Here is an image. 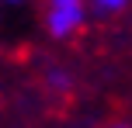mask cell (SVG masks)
<instances>
[{
	"label": "cell",
	"instance_id": "1",
	"mask_svg": "<svg viewBox=\"0 0 132 128\" xmlns=\"http://www.w3.org/2000/svg\"><path fill=\"white\" fill-rule=\"evenodd\" d=\"M45 24L52 35H73L84 24V0H45Z\"/></svg>",
	"mask_w": 132,
	"mask_h": 128
},
{
	"label": "cell",
	"instance_id": "2",
	"mask_svg": "<svg viewBox=\"0 0 132 128\" xmlns=\"http://www.w3.org/2000/svg\"><path fill=\"white\" fill-rule=\"evenodd\" d=\"M129 0H97V7H108V11H118V7H125Z\"/></svg>",
	"mask_w": 132,
	"mask_h": 128
}]
</instances>
